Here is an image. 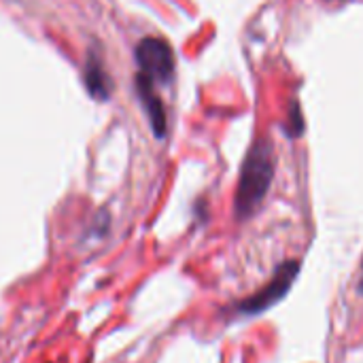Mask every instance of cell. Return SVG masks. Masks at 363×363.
Instances as JSON below:
<instances>
[{
    "mask_svg": "<svg viewBox=\"0 0 363 363\" xmlns=\"http://www.w3.org/2000/svg\"><path fill=\"white\" fill-rule=\"evenodd\" d=\"M300 274V262H285L277 272L274 277L270 279V283L259 289L257 294H253L251 298H247L245 302L238 304V315H247V317H255V315H262L266 313L268 308H272L274 304H279L294 287L296 279Z\"/></svg>",
    "mask_w": 363,
    "mask_h": 363,
    "instance_id": "cell-2",
    "label": "cell"
},
{
    "mask_svg": "<svg viewBox=\"0 0 363 363\" xmlns=\"http://www.w3.org/2000/svg\"><path fill=\"white\" fill-rule=\"evenodd\" d=\"M362 268H363V264H362ZM359 294L363 296V277H362V283H359Z\"/></svg>",
    "mask_w": 363,
    "mask_h": 363,
    "instance_id": "cell-6",
    "label": "cell"
},
{
    "mask_svg": "<svg viewBox=\"0 0 363 363\" xmlns=\"http://www.w3.org/2000/svg\"><path fill=\"white\" fill-rule=\"evenodd\" d=\"M272 174H274V166H272L270 147L266 143H257L249 151V155L242 164L236 200H234L238 219H249L259 208V204L264 202V198L270 189Z\"/></svg>",
    "mask_w": 363,
    "mask_h": 363,
    "instance_id": "cell-1",
    "label": "cell"
},
{
    "mask_svg": "<svg viewBox=\"0 0 363 363\" xmlns=\"http://www.w3.org/2000/svg\"><path fill=\"white\" fill-rule=\"evenodd\" d=\"M136 62L140 66V74L149 81L168 83L174 74V55L166 40L147 36L136 47Z\"/></svg>",
    "mask_w": 363,
    "mask_h": 363,
    "instance_id": "cell-3",
    "label": "cell"
},
{
    "mask_svg": "<svg viewBox=\"0 0 363 363\" xmlns=\"http://www.w3.org/2000/svg\"><path fill=\"white\" fill-rule=\"evenodd\" d=\"M83 77H85V85H87V89H89V94L94 98L106 100L111 96V89H113L111 79H108V74H106V70H104V66H102V62H100V57L96 53L87 55Z\"/></svg>",
    "mask_w": 363,
    "mask_h": 363,
    "instance_id": "cell-5",
    "label": "cell"
},
{
    "mask_svg": "<svg viewBox=\"0 0 363 363\" xmlns=\"http://www.w3.org/2000/svg\"><path fill=\"white\" fill-rule=\"evenodd\" d=\"M153 81H149L145 74L138 72L136 77V89H138V96L143 100V106L149 115V121L153 125V132L157 134V138L164 136L166 132V113H164V106H162V100L157 98L155 89H153Z\"/></svg>",
    "mask_w": 363,
    "mask_h": 363,
    "instance_id": "cell-4",
    "label": "cell"
}]
</instances>
